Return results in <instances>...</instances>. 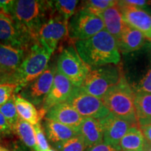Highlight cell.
<instances>
[{"label":"cell","instance_id":"cell-1","mask_svg":"<svg viewBox=\"0 0 151 151\" xmlns=\"http://www.w3.org/2000/svg\"><path fill=\"white\" fill-rule=\"evenodd\" d=\"M75 47L83 61L91 68L117 65L120 61L117 39L106 29L88 39L76 41Z\"/></svg>","mask_w":151,"mask_h":151},{"label":"cell","instance_id":"cell-2","mask_svg":"<svg viewBox=\"0 0 151 151\" xmlns=\"http://www.w3.org/2000/svg\"><path fill=\"white\" fill-rule=\"evenodd\" d=\"M52 8V1L18 0L14 1L9 15L24 35L37 41L39 29L47 21V11Z\"/></svg>","mask_w":151,"mask_h":151},{"label":"cell","instance_id":"cell-3","mask_svg":"<svg viewBox=\"0 0 151 151\" xmlns=\"http://www.w3.org/2000/svg\"><path fill=\"white\" fill-rule=\"evenodd\" d=\"M135 92L124 76L111 88L102 101L111 113L132 125L138 124L134 106Z\"/></svg>","mask_w":151,"mask_h":151},{"label":"cell","instance_id":"cell-4","mask_svg":"<svg viewBox=\"0 0 151 151\" xmlns=\"http://www.w3.org/2000/svg\"><path fill=\"white\" fill-rule=\"evenodd\" d=\"M51 55L38 41L29 47L23 61L14 73V84L20 90L46 70Z\"/></svg>","mask_w":151,"mask_h":151},{"label":"cell","instance_id":"cell-5","mask_svg":"<svg viewBox=\"0 0 151 151\" xmlns=\"http://www.w3.org/2000/svg\"><path fill=\"white\" fill-rule=\"evenodd\" d=\"M120 67L113 65L91 68L80 88L87 93L102 99L112 87L122 77Z\"/></svg>","mask_w":151,"mask_h":151},{"label":"cell","instance_id":"cell-6","mask_svg":"<svg viewBox=\"0 0 151 151\" xmlns=\"http://www.w3.org/2000/svg\"><path fill=\"white\" fill-rule=\"evenodd\" d=\"M69 37L71 40H86L105 29L103 20L82 8L71 17L68 24Z\"/></svg>","mask_w":151,"mask_h":151},{"label":"cell","instance_id":"cell-7","mask_svg":"<svg viewBox=\"0 0 151 151\" xmlns=\"http://www.w3.org/2000/svg\"><path fill=\"white\" fill-rule=\"evenodd\" d=\"M57 70L65 76L75 87H81L91 67L83 61L72 46L65 48L58 58Z\"/></svg>","mask_w":151,"mask_h":151},{"label":"cell","instance_id":"cell-8","mask_svg":"<svg viewBox=\"0 0 151 151\" xmlns=\"http://www.w3.org/2000/svg\"><path fill=\"white\" fill-rule=\"evenodd\" d=\"M67 103L83 118H92L100 120L110 114L102 99L87 93L80 87H75Z\"/></svg>","mask_w":151,"mask_h":151},{"label":"cell","instance_id":"cell-9","mask_svg":"<svg viewBox=\"0 0 151 151\" xmlns=\"http://www.w3.org/2000/svg\"><path fill=\"white\" fill-rule=\"evenodd\" d=\"M54 13V12H53ZM68 21L52 14L51 16L41 26L37 36V40L46 50L52 53L58 44L65 37H69Z\"/></svg>","mask_w":151,"mask_h":151},{"label":"cell","instance_id":"cell-10","mask_svg":"<svg viewBox=\"0 0 151 151\" xmlns=\"http://www.w3.org/2000/svg\"><path fill=\"white\" fill-rule=\"evenodd\" d=\"M57 68L54 66L48 67L33 82L21 90V97L32 104L39 106L42 104L46 95L51 88Z\"/></svg>","mask_w":151,"mask_h":151},{"label":"cell","instance_id":"cell-11","mask_svg":"<svg viewBox=\"0 0 151 151\" xmlns=\"http://www.w3.org/2000/svg\"><path fill=\"white\" fill-rule=\"evenodd\" d=\"M36 41L19 29L10 15L4 11L0 13V43L10 44L27 50Z\"/></svg>","mask_w":151,"mask_h":151},{"label":"cell","instance_id":"cell-12","mask_svg":"<svg viewBox=\"0 0 151 151\" xmlns=\"http://www.w3.org/2000/svg\"><path fill=\"white\" fill-rule=\"evenodd\" d=\"M118 6L126 24L141 32L146 39L151 40V15L143 9L124 4L121 1H118Z\"/></svg>","mask_w":151,"mask_h":151},{"label":"cell","instance_id":"cell-13","mask_svg":"<svg viewBox=\"0 0 151 151\" xmlns=\"http://www.w3.org/2000/svg\"><path fill=\"white\" fill-rule=\"evenodd\" d=\"M74 88L71 81L57 70L52 87L43 101L42 108L48 112L55 105L67 102Z\"/></svg>","mask_w":151,"mask_h":151},{"label":"cell","instance_id":"cell-14","mask_svg":"<svg viewBox=\"0 0 151 151\" xmlns=\"http://www.w3.org/2000/svg\"><path fill=\"white\" fill-rule=\"evenodd\" d=\"M99 121L102 127L104 143L119 150V143L132 124L111 113Z\"/></svg>","mask_w":151,"mask_h":151},{"label":"cell","instance_id":"cell-15","mask_svg":"<svg viewBox=\"0 0 151 151\" xmlns=\"http://www.w3.org/2000/svg\"><path fill=\"white\" fill-rule=\"evenodd\" d=\"M83 118L67 102L55 105L46 113V119L65 124L78 132L80 131Z\"/></svg>","mask_w":151,"mask_h":151},{"label":"cell","instance_id":"cell-16","mask_svg":"<svg viewBox=\"0 0 151 151\" xmlns=\"http://www.w3.org/2000/svg\"><path fill=\"white\" fill-rule=\"evenodd\" d=\"M26 52L25 49L0 43V68L14 73L23 61Z\"/></svg>","mask_w":151,"mask_h":151},{"label":"cell","instance_id":"cell-17","mask_svg":"<svg viewBox=\"0 0 151 151\" xmlns=\"http://www.w3.org/2000/svg\"><path fill=\"white\" fill-rule=\"evenodd\" d=\"M98 16L103 20L105 29L118 40L127 25L122 18V13L118 6V4L104 11Z\"/></svg>","mask_w":151,"mask_h":151},{"label":"cell","instance_id":"cell-18","mask_svg":"<svg viewBox=\"0 0 151 151\" xmlns=\"http://www.w3.org/2000/svg\"><path fill=\"white\" fill-rule=\"evenodd\" d=\"M145 40L146 37L141 32L127 24L117 41L120 52L129 53L142 48Z\"/></svg>","mask_w":151,"mask_h":151},{"label":"cell","instance_id":"cell-19","mask_svg":"<svg viewBox=\"0 0 151 151\" xmlns=\"http://www.w3.org/2000/svg\"><path fill=\"white\" fill-rule=\"evenodd\" d=\"M83 138L87 148L103 143V129L99 120L92 118H84L79 131Z\"/></svg>","mask_w":151,"mask_h":151},{"label":"cell","instance_id":"cell-20","mask_svg":"<svg viewBox=\"0 0 151 151\" xmlns=\"http://www.w3.org/2000/svg\"><path fill=\"white\" fill-rule=\"evenodd\" d=\"M15 104L20 118L33 125L39 124L47 113L43 108L37 110L35 105L20 95H15Z\"/></svg>","mask_w":151,"mask_h":151},{"label":"cell","instance_id":"cell-21","mask_svg":"<svg viewBox=\"0 0 151 151\" xmlns=\"http://www.w3.org/2000/svg\"><path fill=\"white\" fill-rule=\"evenodd\" d=\"M45 130L48 139L52 142L59 143L80 134L79 132L65 124L46 119Z\"/></svg>","mask_w":151,"mask_h":151},{"label":"cell","instance_id":"cell-22","mask_svg":"<svg viewBox=\"0 0 151 151\" xmlns=\"http://www.w3.org/2000/svg\"><path fill=\"white\" fill-rule=\"evenodd\" d=\"M146 142L139 124L132 125L119 143V151H143Z\"/></svg>","mask_w":151,"mask_h":151},{"label":"cell","instance_id":"cell-23","mask_svg":"<svg viewBox=\"0 0 151 151\" xmlns=\"http://www.w3.org/2000/svg\"><path fill=\"white\" fill-rule=\"evenodd\" d=\"M134 106L138 124L141 127L151 123V93H135Z\"/></svg>","mask_w":151,"mask_h":151},{"label":"cell","instance_id":"cell-24","mask_svg":"<svg viewBox=\"0 0 151 151\" xmlns=\"http://www.w3.org/2000/svg\"><path fill=\"white\" fill-rule=\"evenodd\" d=\"M14 131L20 137L26 146L33 148L35 151L36 150L37 143L35 132L34 127L31 125V124L20 118L14 125Z\"/></svg>","mask_w":151,"mask_h":151},{"label":"cell","instance_id":"cell-25","mask_svg":"<svg viewBox=\"0 0 151 151\" xmlns=\"http://www.w3.org/2000/svg\"><path fill=\"white\" fill-rule=\"evenodd\" d=\"M78 2L76 0H58L52 1V9L54 13L68 21L75 14Z\"/></svg>","mask_w":151,"mask_h":151},{"label":"cell","instance_id":"cell-26","mask_svg":"<svg viewBox=\"0 0 151 151\" xmlns=\"http://www.w3.org/2000/svg\"><path fill=\"white\" fill-rule=\"evenodd\" d=\"M118 1L114 0H90L84 1V6L83 8L98 16L104 11L116 6Z\"/></svg>","mask_w":151,"mask_h":151},{"label":"cell","instance_id":"cell-27","mask_svg":"<svg viewBox=\"0 0 151 151\" xmlns=\"http://www.w3.org/2000/svg\"><path fill=\"white\" fill-rule=\"evenodd\" d=\"M0 113H2L14 129V125L20 118L15 104V95L4 104L0 106Z\"/></svg>","mask_w":151,"mask_h":151},{"label":"cell","instance_id":"cell-28","mask_svg":"<svg viewBox=\"0 0 151 151\" xmlns=\"http://www.w3.org/2000/svg\"><path fill=\"white\" fill-rule=\"evenodd\" d=\"M57 148L60 151H86L87 149L83 138L80 134L58 143Z\"/></svg>","mask_w":151,"mask_h":151},{"label":"cell","instance_id":"cell-29","mask_svg":"<svg viewBox=\"0 0 151 151\" xmlns=\"http://www.w3.org/2000/svg\"><path fill=\"white\" fill-rule=\"evenodd\" d=\"M20 91L16 84L6 83L0 86V106L4 104L15 95L16 92Z\"/></svg>","mask_w":151,"mask_h":151},{"label":"cell","instance_id":"cell-30","mask_svg":"<svg viewBox=\"0 0 151 151\" xmlns=\"http://www.w3.org/2000/svg\"><path fill=\"white\" fill-rule=\"evenodd\" d=\"M34 129H35L36 143H37V148L35 151H48L50 149V146L46 136L43 133L40 123L34 125Z\"/></svg>","mask_w":151,"mask_h":151},{"label":"cell","instance_id":"cell-31","mask_svg":"<svg viewBox=\"0 0 151 151\" xmlns=\"http://www.w3.org/2000/svg\"><path fill=\"white\" fill-rule=\"evenodd\" d=\"M132 88L135 93H151V65L143 78Z\"/></svg>","mask_w":151,"mask_h":151},{"label":"cell","instance_id":"cell-32","mask_svg":"<svg viewBox=\"0 0 151 151\" xmlns=\"http://www.w3.org/2000/svg\"><path fill=\"white\" fill-rule=\"evenodd\" d=\"M14 131L13 127L6 119L2 113H0V137L9 135Z\"/></svg>","mask_w":151,"mask_h":151},{"label":"cell","instance_id":"cell-33","mask_svg":"<svg viewBox=\"0 0 151 151\" xmlns=\"http://www.w3.org/2000/svg\"><path fill=\"white\" fill-rule=\"evenodd\" d=\"M14 73L0 68V86L3 84H14Z\"/></svg>","mask_w":151,"mask_h":151},{"label":"cell","instance_id":"cell-34","mask_svg":"<svg viewBox=\"0 0 151 151\" xmlns=\"http://www.w3.org/2000/svg\"><path fill=\"white\" fill-rule=\"evenodd\" d=\"M124 4L131 6L137 7V8L143 9L146 7L147 6L150 4L151 1H146V0H124L121 1Z\"/></svg>","mask_w":151,"mask_h":151},{"label":"cell","instance_id":"cell-35","mask_svg":"<svg viewBox=\"0 0 151 151\" xmlns=\"http://www.w3.org/2000/svg\"><path fill=\"white\" fill-rule=\"evenodd\" d=\"M86 151H119L114 147L109 146L105 143H101L91 148H87Z\"/></svg>","mask_w":151,"mask_h":151},{"label":"cell","instance_id":"cell-36","mask_svg":"<svg viewBox=\"0 0 151 151\" xmlns=\"http://www.w3.org/2000/svg\"><path fill=\"white\" fill-rule=\"evenodd\" d=\"M13 3H14V1H11V0H0V9L4 12L9 14Z\"/></svg>","mask_w":151,"mask_h":151},{"label":"cell","instance_id":"cell-37","mask_svg":"<svg viewBox=\"0 0 151 151\" xmlns=\"http://www.w3.org/2000/svg\"><path fill=\"white\" fill-rule=\"evenodd\" d=\"M141 129L144 135L146 140L148 143H151V123L148 125L141 127Z\"/></svg>","mask_w":151,"mask_h":151},{"label":"cell","instance_id":"cell-38","mask_svg":"<svg viewBox=\"0 0 151 151\" xmlns=\"http://www.w3.org/2000/svg\"><path fill=\"white\" fill-rule=\"evenodd\" d=\"M143 151H151V143H148L147 141L146 142V144H145V147H144V149H143Z\"/></svg>","mask_w":151,"mask_h":151},{"label":"cell","instance_id":"cell-39","mask_svg":"<svg viewBox=\"0 0 151 151\" xmlns=\"http://www.w3.org/2000/svg\"><path fill=\"white\" fill-rule=\"evenodd\" d=\"M0 151H9V150H7V149L3 148V147L0 146Z\"/></svg>","mask_w":151,"mask_h":151},{"label":"cell","instance_id":"cell-40","mask_svg":"<svg viewBox=\"0 0 151 151\" xmlns=\"http://www.w3.org/2000/svg\"><path fill=\"white\" fill-rule=\"evenodd\" d=\"M48 151H55V150H52V149H50V150H49Z\"/></svg>","mask_w":151,"mask_h":151},{"label":"cell","instance_id":"cell-41","mask_svg":"<svg viewBox=\"0 0 151 151\" xmlns=\"http://www.w3.org/2000/svg\"><path fill=\"white\" fill-rule=\"evenodd\" d=\"M2 11H2V10H1V9H0V13H1V12H2Z\"/></svg>","mask_w":151,"mask_h":151},{"label":"cell","instance_id":"cell-42","mask_svg":"<svg viewBox=\"0 0 151 151\" xmlns=\"http://www.w3.org/2000/svg\"><path fill=\"white\" fill-rule=\"evenodd\" d=\"M127 151H129V150H127Z\"/></svg>","mask_w":151,"mask_h":151}]
</instances>
